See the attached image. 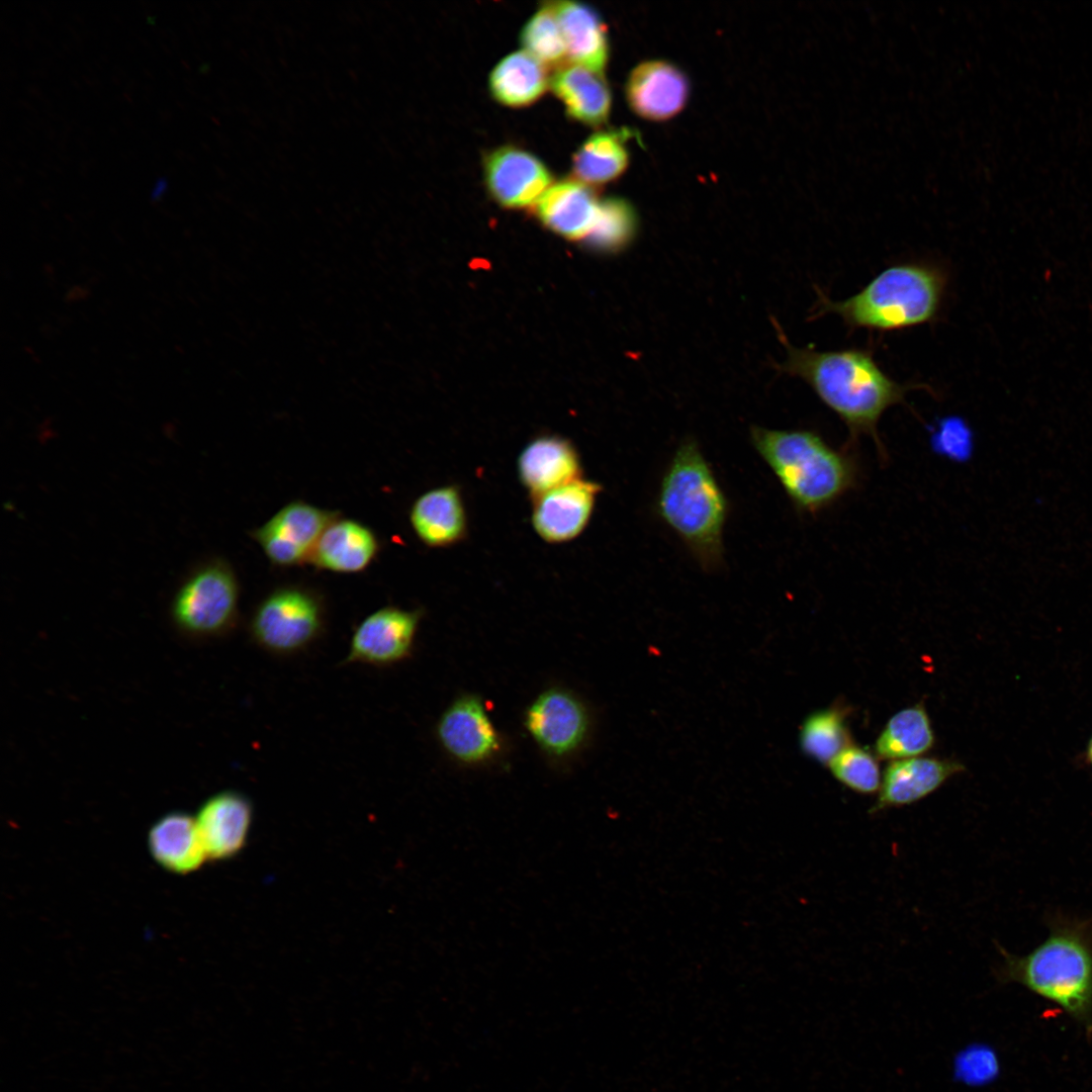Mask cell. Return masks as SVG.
I'll list each match as a JSON object with an SVG mask.
<instances>
[{
  "label": "cell",
  "instance_id": "cell-6",
  "mask_svg": "<svg viewBox=\"0 0 1092 1092\" xmlns=\"http://www.w3.org/2000/svg\"><path fill=\"white\" fill-rule=\"evenodd\" d=\"M240 585L221 558L197 566L180 585L171 608L177 628L194 638H215L231 631L239 615Z\"/></svg>",
  "mask_w": 1092,
  "mask_h": 1092
},
{
  "label": "cell",
  "instance_id": "cell-8",
  "mask_svg": "<svg viewBox=\"0 0 1092 1092\" xmlns=\"http://www.w3.org/2000/svg\"><path fill=\"white\" fill-rule=\"evenodd\" d=\"M340 516L339 511L296 499L283 506L250 535L272 565L282 568L299 566L309 563L322 534Z\"/></svg>",
  "mask_w": 1092,
  "mask_h": 1092
},
{
  "label": "cell",
  "instance_id": "cell-3",
  "mask_svg": "<svg viewBox=\"0 0 1092 1092\" xmlns=\"http://www.w3.org/2000/svg\"><path fill=\"white\" fill-rule=\"evenodd\" d=\"M728 500L708 460L693 439L676 448L660 481L656 513L706 570L723 560Z\"/></svg>",
  "mask_w": 1092,
  "mask_h": 1092
},
{
  "label": "cell",
  "instance_id": "cell-1",
  "mask_svg": "<svg viewBox=\"0 0 1092 1092\" xmlns=\"http://www.w3.org/2000/svg\"><path fill=\"white\" fill-rule=\"evenodd\" d=\"M779 340L787 352L778 370L807 382L821 401L846 426L850 443L861 436L871 437L879 453L886 455L878 434L882 416L892 406L904 403L914 385L891 378L863 349L818 351L792 345L774 321Z\"/></svg>",
  "mask_w": 1092,
  "mask_h": 1092
},
{
  "label": "cell",
  "instance_id": "cell-33",
  "mask_svg": "<svg viewBox=\"0 0 1092 1092\" xmlns=\"http://www.w3.org/2000/svg\"><path fill=\"white\" fill-rule=\"evenodd\" d=\"M1086 758L1092 766V737L1090 738L1086 748Z\"/></svg>",
  "mask_w": 1092,
  "mask_h": 1092
},
{
  "label": "cell",
  "instance_id": "cell-21",
  "mask_svg": "<svg viewBox=\"0 0 1092 1092\" xmlns=\"http://www.w3.org/2000/svg\"><path fill=\"white\" fill-rule=\"evenodd\" d=\"M571 64L603 74L609 59L606 25L598 12L579 2L552 1Z\"/></svg>",
  "mask_w": 1092,
  "mask_h": 1092
},
{
  "label": "cell",
  "instance_id": "cell-18",
  "mask_svg": "<svg viewBox=\"0 0 1092 1092\" xmlns=\"http://www.w3.org/2000/svg\"><path fill=\"white\" fill-rule=\"evenodd\" d=\"M379 550V539L370 527L340 516L322 534L309 564L320 570L358 573L373 562Z\"/></svg>",
  "mask_w": 1092,
  "mask_h": 1092
},
{
  "label": "cell",
  "instance_id": "cell-14",
  "mask_svg": "<svg viewBox=\"0 0 1092 1092\" xmlns=\"http://www.w3.org/2000/svg\"><path fill=\"white\" fill-rule=\"evenodd\" d=\"M625 94L635 114L647 120L663 121L686 106L690 84L686 74L675 65L663 60H650L640 63L631 71Z\"/></svg>",
  "mask_w": 1092,
  "mask_h": 1092
},
{
  "label": "cell",
  "instance_id": "cell-11",
  "mask_svg": "<svg viewBox=\"0 0 1092 1092\" xmlns=\"http://www.w3.org/2000/svg\"><path fill=\"white\" fill-rule=\"evenodd\" d=\"M421 615L394 606L369 614L354 630L344 662L384 666L402 661L412 653Z\"/></svg>",
  "mask_w": 1092,
  "mask_h": 1092
},
{
  "label": "cell",
  "instance_id": "cell-20",
  "mask_svg": "<svg viewBox=\"0 0 1092 1092\" xmlns=\"http://www.w3.org/2000/svg\"><path fill=\"white\" fill-rule=\"evenodd\" d=\"M410 521L417 537L429 547H447L459 542L467 527L459 489L446 485L424 492L414 502Z\"/></svg>",
  "mask_w": 1092,
  "mask_h": 1092
},
{
  "label": "cell",
  "instance_id": "cell-15",
  "mask_svg": "<svg viewBox=\"0 0 1092 1092\" xmlns=\"http://www.w3.org/2000/svg\"><path fill=\"white\" fill-rule=\"evenodd\" d=\"M963 769V764L958 761L935 757L916 756L891 761L870 813L914 804Z\"/></svg>",
  "mask_w": 1092,
  "mask_h": 1092
},
{
  "label": "cell",
  "instance_id": "cell-24",
  "mask_svg": "<svg viewBox=\"0 0 1092 1092\" xmlns=\"http://www.w3.org/2000/svg\"><path fill=\"white\" fill-rule=\"evenodd\" d=\"M492 97L503 105L523 107L537 101L550 86L547 68L525 51L502 59L488 80Z\"/></svg>",
  "mask_w": 1092,
  "mask_h": 1092
},
{
  "label": "cell",
  "instance_id": "cell-4",
  "mask_svg": "<svg viewBox=\"0 0 1092 1092\" xmlns=\"http://www.w3.org/2000/svg\"><path fill=\"white\" fill-rule=\"evenodd\" d=\"M946 279L934 266H890L854 295L832 300L820 289L813 315L832 313L850 329L890 332L932 322L940 309Z\"/></svg>",
  "mask_w": 1092,
  "mask_h": 1092
},
{
  "label": "cell",
  "instance_id": "cell-10",
  "mask_svg": "<svg viewBox=\"0 0 1092 1092\" xmlns=\"http://www.w3.org/2000/svg\"><path fill=\"white\" fill-rule=\"evenodd\" d=\"M436 735L447 754L467 765L488 762L502 748L500 736L476 695L455 699L440 716Z\"/></svg>",
  "mask_w": 1092,
  "mask_h": 1092
},
{
  "label": "cell",
  "instance_id": "cell-23",
  "mask_svg": "<svg viewBox=\"0 0 1092 1092\" xmlns=\"http://www.w3.org/2000/svg\"><path fill=\"white\" fill-rule=\"evenodd\" d=\"M550 88L574 120L600 126L609 118L612 94L603 74L566 64L550 77Z\"/></svg>",
  "mask_w": 1092,
  "mask_h": 1092
},
{
  "label": "cell",
  "instance_id": "cell-13",
  "mask_svg": "<svg viewBox=\"0 0 1092 1092\" xmlns=\"http://www.w3.org/2000/svg\"><path fill=\"white\" fill-rule=\"evenodd\" d=\"M602 485L577 478L533 498L532 524L548 543L576 538L587 526Z\"/></svg>",
  "mask_w": 1092,
  "mask_h": 1092
},
{
  "label": "cell",
  "instance_id": "cell-29",
  "mask_svg": "<svg viewBox=\"0 0 1092 1092\" xmlns=\"http://www.w3.org/2000/svg\"><path fill=\"white\" fill-rule=\"evenodd\" d=\"M520 39L524 51L546 68L552 67L556 70L566 65L568 57L565 40L548 2L527 21Z\"/></svg>",
  "mask_w": 1092,
  "mask_h": 1092
},
{
  "label": "cell",
  "instance_id": "cell-22",
  "mask_svg": "<svg viewBox=\"0 0 1092 1092\" xmlns=\"http://www.w3.org/2000/svg\"><path fill=\"white\" fill-rule=\"evenodd\" d=\"M149 850L166 871L186 875L207 859L195 818L185 812H171L157 820L148 835Z\"/></svg>",
  "mask_w": 1092,
  "mask_h": 1092
},
{
  "label": "cell",
  "instance_id": "cell-12",
  "mask_svg": "<svg viewBox=\"0 0 1092 1092\" xmlns=\"http://www.w3.org/2000/svg\"><path fill=\"white\" fill-rule=\"evenodd\" d=\"M483 173L489 194L508 208L534 206L554 183L551 172L540 159L514 146L499 147L487 154Z\"/></svg>",
  "mask_w": 1092,
  "mask_h": 1092
},
{
  "label": "cell",
  "instance_id": "cell-16",
  "mask_svg": "<svg viewBox=\"0 0 1092 1092\" xmlns=\"http://www.w3.org/2000/svg\"><path fill=\"white\" fill-rule=\"evenodd\" d=\"M207 858L233 857L244 846L251 821L252 806L242 794L224 791L211 796L195 817Z\"/></svg>",
  "mask_w": 1092,
  "mask_h": 1092
},
{
  "label": "cell",
  "instance_id": "cell-28",
  "mask_svg": "<svg viewBox=\"0 0 1092 1092\" xmlns=\"http://www.w3.org/2000/svg\"><path fill=\"white\" fill-rule=\"evenodd\" d=\"M636 228L633 206L623 198L608 197L601 200L595 224L584 240L598 251H620L631 242Z\"/></svg>",
  "mask_w": 1092,
  "mask_h": 1092
},
{
  "label": "cell",
  "instance_id": "cell-26",
  "mask_svg": "<svg viewBox=\"0 0 1092 1092\" xmlns=\"http://www.w3.org/2000/svg\"><path fill=\"white\" fill-rule=\"evenodd\" d=\"M934 743V733L926 710L911 706L894 714L878 736L875 751L891 761L920 756Z\"/></svg>",
  "mask_w": 1092,
  "mask_h": 1092
},
{
  "label": "cell",
  "instance_id": "cell-2",
  "mask_svg": "<svg viewBox=\"0 0 1092 1092\" xmlns=\"http://www.w3.org/2000/svg\"><path fill=\"white\" fill-rule=\"evenodd\" d=\"M752 445L794 508L816 515L856 487L860 468L851 446H831L811 430L750 429Z\"/></svg>",
  "mask_w": 1092,
  "mask_h": 1092
},
{
  "label": "cell",
  "instance_id": "cell-32",
  "mask_svg": "<svg viewBox=\"0 0 1092 1092\" xmlns=\"http://www.w3.org/2000/svg\"><path fill=\"white\" fill-rule=\"evenodd\" d=\"M166 186H167L166 180L164 178L159 179L157 181V183L155 184L154 190L152 192V198L153 199H158L159 197H161V195L163 194V192L166 189Z\"/></svg>",
  "mask_w": 1092,
  "mask_h": 1092
},
{
  "label": "cell",
  "instance_id": "cell-9",
  "mask_svg": "<svg viewBox=\"0 0 1092 1092\" xmlns=\"http://www.w3.org/2000/svg\"><path fill=\"white\" fill-rule=\"evenodd\" d=\"M524 725L544 753L553 758H565L585 742L589 716L585 706L572 693L550 688L528 706Z\"/></svg>",
  "mask_w": 1092,
  "mask_h": 1092
},
{
  "label": "cell",
  "instance_id": "cell-25",
  "mask_svg": "<svg viewBox=\"0 0 1092 1092\" xmlns=\"http://www.w3.org/2000/svg\"><path fill=\"white\" fill-rule=\"evenodd\" d=\"M629 135L624 129L598 131L587 138L572 157L573 178L594 187L620 177L629 164Z\"/></svg>",
  "mask_w": 1092,
  "mask_h": 1092
},
{
  "label": "cell",
  "instance_id": "cell-27",
  "mask_svg": "<svg viewBox=\"0 0 1092 1092\" xmlns=\"http://www.w3.org/2000/svg\"><path fill=\"white\" fill-rule=\"evenodd\" d=\"M800 743L805 753L828 765L850 745L845 712L831 707L811 714L802 725Z\"/></svg>",
  "mask_w": 1092,
  "mask_h": 1092
},
{
  "label": "cell",
  "instance_id": "cell-7",
  "mask_svg": "<svg viewBox=\"0 0 1092 1092\" xmlns=\"http://www.w3.org/2000/svg\"><path fill=\"white\" fill-rule=\"evenodd\" d=\"M322 598L301 585L274 588L255 608L250 634L262 649L279 655L299 652L320 637L325 625Z\"/></svg>",
  "mask_w": 1092,
  "mask_h": 1092
},
{
  "label": "cell",
  "instance_id": "cell-31",
  "mask_svg": "<svg viewBox=\"0 0 1092 1092\" xmlns=\"http://www.w3.org/2000/svg\"><path fill=\"white\" fill-rule=\"evenodd\" d=\"M997 1059L987 1048H970L957 1061V1075L969 1083H983L997 1074Z\"/></svg>",
  "mask_w": 1092,
  "mask_h": 1092
},
{
  "label": "cell",
  "instance_id": "cell-19",
  "mask_svg": "<svg viewBox=\"0 0 1092 1092\" xmlns=\"http://www.w3.org/2000/svg\"><path fill=\"white\" fill-rule=\"evenodd\" d=\"M521 482L534 498L580 477L581 464L575 447L558 436L532 440L518 458Z\"/></svg>",
  "mask_w": 1092,
  "mask_h": 1092
},
{
  "label": "cell",
  "instance_id": "cell-30",
  "mask_svg": "<svg viewBox=\"0 0 1092 1092\" xmlns=\"http://www.w3.org/2000/svg\"><path fill=\"white\" fill-rule=\"evenodd\" d=\"M828 766L839 783L856 793L871 795L880 790L882 778L878 760L862 747L850 744Z\"/></svg>",
  "mask_w": 1092,
  "mask_h": 1092
},
{
  "label": "cell",
  "instance_id": "cell-5",
  "mask_svg": "<svg viewBox=\"0 0 1092 1092\" xmlns=\"http://www.w3.org/2000/svg\"><path fill=\"white\" fill-rule=\"evenodd\" d=\"M1003 982L1018 983L1057 1004L1092 1033V932L1083 923L1055 924L1045 940L1018 957L1000 947Z\"/></svg>",
  "mask_w": 1092,
  "mask_h": 1092
},
{
  "label": "cell",
  "instance_id": "cell-17",
  "mask_svg": "<svg viewBox=\"0 0 1092 1092\" xmlns=\"http://www.w3.org/2000/svg\"><path fill=\"white\" fill-rule=\"evenodd\" d=\"M601 200L593 186L574 178L553 183L534 204L537 217L552 232L570 240L585 239Z\"/></svg>",
  "mask_w": 1092,
  "mask_h": 1092
}]
</instances>
